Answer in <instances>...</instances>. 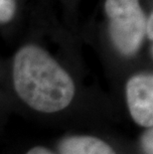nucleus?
<instances>
[{
  "label": "nucleus",
  "instance_id": "obj_1",
  "mask_svg": "<svg viewBox=\"0 0 153 154\" xmlns=\"http://www.w3.org/2000/svg\"><path fill=\"white\" fill-rule=\"evenodd\" d=\"M13 82L19 97L41 112H57L73 100L72 78L45 50L35 45L21 48L13 63Z\"/></svg>",
  "mask_w": 153,
  "mask_h": 154
},
{
  "label": "nucleus",
  "instance_id": "obj_2",
  "mask_svg": "<svg viewBox=\"0 0 153 154\" xmlns=\"http://www.w3.org/2000/svg\"><path fill=\"white\" fill-rule=\"evenodd\" d=\"M105 8L113 46L123 56L134 55L142 45L147 20L139 0H106Z\"/></svg>",
  "mask_w": 153,
  "mask_h": 154
},
{
  "label": "nucleus",
  "instance_id": "obj_3",
  "mask_svg": "<svg viewBox=\"0 0 153 154\" xmlns=\"http://www.w3.org/2000/svg\"><path fill=\"white\" fill-rule=\"evenodd\" d=\"M126 101L130 116L136 123L151 128L153 125V76L138 74L126 84Z\"/></svg>",
  "mask_w": 153,
  "mask_h": 154
},
{
  "label": "nucleus",
  "instance_id": "obj_4",
  "mask_svg": "<svg viewBox=\"0 0 153 154\" xmlns=\"http://www.w3.org/2000/svg\"><path fill=\"white\" fill-rule=\"evenodd\" d=\"M61 154H116L106 142L94 136L74 135L60 142Z\"/></svg>",
  "mask_w": 153,
  "mask_h": 154
},
{
  "label": "nucleus",
  "instance_id": "obj_5",
  "mask_svg": "<svg viewBox=\"0 0 153 154\" xmlns=\"http://www.w3.org/2000/svg\"><path fill=\"white\" fill-rule=\"evenodd\" d=\"M15 13V0H0V22L10 21Z\"/></svg>",
  "mask_w": 153,
  "mask_h": 154
},
{
  "label": "nucleus",
  "instance_id": "obj_6",
  "mask_svg": "<svg viewBox=\"0 0 153 154\" xmlns=\"http://www.w3.org/2000/svg\"><path fill=\"white\" fill-rule=\"evenodd\" d=\"M152 128H149L142 136V147L143 150L146 154H152L153 153V147H152V141H153V136H152Z\"/></svg>",
  "mask_w": 153,
  "mask_h": 154
},
{
  "label": "nucleus",
  "instance_id": "obj_7",
  "mask_svg": "<svg viewBox=\"0 0 153 154\" xmlns=\"http://www.w3.org/2000/svg\"><path fill=\"white\" fill-rule=\"evenodd\" d=\"M152 23H153V15L152 13H150L149 17L146 20V27H145V34L147 35V37L149 40H152L153 35H152Z\"/></svg>",
  "mask_w": 153,
  "mask_h": 154
},
{
  "label": "nucleus",
  "instance_id": "obj_8",
  "mask_svg": "<svg viewBox=\"0 0 153 154\" xmlns=\"http://www.w3.org/2000/svg\"><path fill=\"white\" fill-rule=\"evenodd\" d=\"M27 154H54L53 152H51L50 150H48L45 147L42 146H36L33 147L32 149H30L27 152Z\"/></svg>",
  "mask_w": 153,
  "mask_h": 154
}]
</instances>
